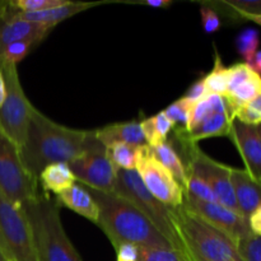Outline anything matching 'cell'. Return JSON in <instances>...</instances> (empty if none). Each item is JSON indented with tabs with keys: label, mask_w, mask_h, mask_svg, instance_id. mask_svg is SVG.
Returning <instances> with one entry per match:
<instances>
[{
	"label": "cell",
	"mask_w": 261,
	"mask_h": 261,
	"mask_svg": "<svg viewBox=\"0 0 261 261\" xmlns=\"http://www.w3.org/2000/svg\"><path fill=\"white\" fill-rule=\"evenodd\" d=\"M247 65H249L250 68L255 71V73L261 75V50H257V53L255 54L254 58H252V60L250 61Z\"/></svg>",
	"instance_id": "cell-41"
},
{
	"label": "cell",
	"mask_w": 261,
	"mask_h": 261,
	"mask_svg": "<svg viewBox=\"0 0 261 261\" xmlns=\"http://www.w3.org/2000/svg\"><path fill=\"white\" fill-rule=\"evenodd\" d=\"M171 221L186 261H242L228 236L184 205L171 209Z\"/></svg>",
	"instance_id": "cell-3"
},
{
	"label": "cell",
	"mask_w": 261,
	"mask_h": 261,
	"mask_svg": "<svg viewBox=\"0 0 261 261\" xmlns=\"http://www.w3.org/2000/svg\"><path fill=\"white\" fill-rule=\"evenodd\" d=\"M139 261H186L180 252L172 249L139 247Z\"/></svg>",
	"instance_id": "cell-33"
},
{
	"label": "cell",
	"mask_w": 261,
	"mask_h": 261,
	"mask_svg": "<svg viewBox=\"0 0 261 261\" xmlns=\"http://www.w3.org/2000/svg\"><path fill=\"white\" fill-rule=\"evenodd\" d=\"M180 143L186 145V157H188V165L185 166L186 171L205 181L209 188L213 190L219 204L241 214L231 181L232 167L217 162L213 158L206 155L198 147V144H190L186 142Z\"/></svg>",
	"instance_id": "cell-9"
},
{
	"label": "cell",
	"mask_w": 261,
	"mask_h": 261,
	"mask_svg": "<svg viewBox=\"0 0 261 261\" xmlns=\"http://www.w3.org/2000/svg\"><path fill=\"white\" fill-rule=\"evenodd\" d=\"M0 246L9 261H38L32 232L22 206L0 191Z\"/></svg>",
	"instance_id": "cell-8"
},
{
	"label": "cell",
	"mask_w": 261,
	"mask_h": 261,
	"mask_svg": "<svg viewBox=\"0 0 261 261\" xmlns=\"http://www.w3.org/2000/svg\"><path fill=\"white\" fill-rule=\"evenodd\" d=\"M115 195L125 199L130 204L139 209L158 229L161 233L172 245L173 250L182 255V247L177 239L172 221H171V209L154 198L135 170H119L117 171L116 184L114 189Z\"/></svg>",
	"instance_id": "cell-5"
},
{
	"label": "cell",
	"mask_w": 261,
	"mask_h": 261,
	"mask_svg": "<svg viewBox=\"0 0 261 261\" xmlns=\"http://www.w3.org/2000/svg\"><path fill=\"white\" fill-rule=\"evenodd\" d=\"M186 195L191 196L194 199H198L200 201H205V203H218L217 196L214 195L213 190L209 188L208 184L200 177H198L194 173L188 172V181L184 188Z\"/></svg>",
	"instance_id": "cell-29"
},
{
	"label": "cell",
	"mask_w": 261,
	"mask_h": 261,
	"mask_svg": "<svg viewBox=\"0 0 261 261\" xmlns=\"http://www.w3.org/2000/svg\"><path fill=\"white\" fill-rule=\"evenodd\" d=\"M2 69L7 86V96L0 107V129L20 149L27 137L31 114L35 106L25 97L17 65L2 61Z\"/></svg>",
	"instance_id": "cell-7"
},
{
	"label": "cell",
	"mask_w": 261,
	"mask_h": 261,
	"mask_svg": "<svg viewBox=\"0 0 261 261\" xmlns=\"http://www.w3.org/2000/svg\"><path fill=\"white\" fill-rule=\"evenodd\" d=\"M241 17L246 18V19L252 20V22L257 23V24L261 25V15H255V14H245V13H241Z\"/></svg>",
	"instance_id": "cell-43"
},
{
	"label": "cell",
	"mask_w": 261,
	"mask_h": 261,
	"mask_svg": "<svg viewBox=\"0 0 261 261\" xmlns=\"http://www.w3.org/2000/svg\"><path fill=\"white\" fill-rule=\"evenodd\" d=\"M86 188V186H84ZM99 208L97 226L103 231L114 249L133 244L138 247L172 249L160 229L133 204L115 194L88 189Z\"/></svg>",
	"instance_id": "cell-2"
},
{
	"label": "cell",
	"mask_w": 261,
	"mask_h": 261,
	"mask_svg": "<svg viewBox=\"0 0 261 261\" xmlns=\"http://www.w3.org/2000/svg\"><path fill=\"white\" fill-rule=\"evenodd\" d=\"M5 96H7V86H5V79L4 74H3L2 69V61H0V107L4 103Z\"/></svg>",
	"instance_id": "cell-42"
},
{
	"label": "cell",
	"mask_w": 261,
	"mask_h": 261,
	"mask_svg": "<svg viewBox=\"0 0 261 261\" xmlns=\"http://www.w3.org/2000/svg\"><path fill=\"white\" fill-rule=\"evenodd\" d=\"M66 3L68 0H14V2H9V4L17 12L36 13L61 7Z\"/></svg>",
	"instance_id": "cell-31"
},
{
	"label": "cell",
	"mask_w": 261,
	"mask_h": 261,
	"mask_svg": "<svg viewBox=\"0 0 261 261\" xmlns=\"http://www.w3.org/2000/svg\"><path fill=\"white\" fill-rule=\"evenodd\" d=\"M116 251V261H139V247L133 244L120 245Z\"/></svg>",
	"instance_id": "cell-37"
},
{
	"label": "cell",
	"mask_w": 261,
	"mask_h": 261,
	"mask_svg": "<svg viewBox=\"0 0 261 261\" xmlns=\"http://www.w3.org/2000/svg\"><path fill=\"white\" fill-rule=\"evenodd\" d=\"M140 147L142 145L115 143L106 147V153L117 170H137V161Z\"/></svg>",
	"instance_id": "cell-25"
},
{
	"label": "cell",
	"mask_w": 261,
	"mask_h": 261,
	"mask_svg": "<svg viewBox=\"0 0 261 261\" xmlns=\"http://www.w3.org/2000/svg\"><path fill=\"white\" fill-rule=\"evenodd\" d=\"M182 205L193 212L194 214L200 217L201 219H204L212 227L228 236L236 245L242 239L252 233L250 231L249 221L246 218H244L241 214L226 208L222 204L205 203V201H200L184 194Z\"/></svg>",
	"instance_id": "cell-12"
},
{
	"label": "cell",
	"mask_w": 261,
	"mask_h": 261,
	"mask_svg": "<svg viewBox=\"0 0 261 261\" xmlns=\"http://www.w3.org/2000/svg\"><path fill=\"white\" fill-rule=\"evenodd\" d=\"M56 204L58 206H64L70 211L75 212L79 216L84 217L88 221L97 224L99 217V208L96 200L89 193L88 189L84 188L81 184H74L66 190L61 191L56 195Z\"/></svg>",
	"instance_id": "cell-17"
},
{
	"label": "cell",
	"mask_w": 261,
	"mask_h": 261,
	"mask_svg": "<svg viewBox=\"0 0 261 261\" xmlns=\"http://www.w3.org/2000/svg\"><path fill=\"white\" fill-rule=\"evenodd\" d=\"M69 167L76 181L86 188L114 194L119 170L110 161L106 147L101 142L71 161Z\"/></svg>",
	"instance_id": "cell-11"
},
{
	"label": "cell",
	"mask_w": 261,
	"mask_h": 261,
	"mask_svg": "<svg viewBox=\"0 0 261 261\" xmlns=\"http://www.w3.org/2000/svg\"><path fill=\"white\" fill-rule=\"evenodd\" d=\"M0 261H9V260H8V257L5 256V254H4V251H3L2 246H0Z\"/></svg>",
	"instance_id": "cell-46"
},
{
	"label": "cell",
	"mask_w": 261,
	"mask_h": 261,
	"mask_svg": "<svg viewBox=\"0 0 261 261\" xmlns=\"http://www.w3.org/2000/svg\"><path fill=\"white\" fill-rule=\"evenodd\" d=\"M96 137L105 147L115 144V143H125L132 145H144V134L139 121H127L110 124L101 129L94 130Z\"/></svg>",
	"instance_id": "cell-18"
},
{
	"label": "cell",
	"mask_w": 261,
	"mask_h": 261,
	"mask_svg": "<svg viewBox=\"0 0 261 261\" xmlns=\"http://www.w3.org/2000/svg\"><path fill=\"white\" fill-rule=\"evenodd\" d=\"M94 130H78L56 124L33 107L20 158L28 172L38 178L43 168L53 163H70L98 144Z\"/></svg>",
	"instance_id": "cell-1"
},
{
	"label": "cell",
	"mask_w": 261,
	"mask_h": 261,
	"mask_svg": "<svg viewBox=\"0 0 261 261\" xmlns=\"http://www.w3.org/2000/svg\"><path fill=\"white\" fill-rule=\"evenodd\" d=\"M0 191L14 205L22 206L40 194L38 178L31 175L19 148L0 129Z\"/></svg>",
	"instance_id": "cell-6"
},
{
	"label": "cell",
	"mask_w": 261,
	"mask_h": 261,
	"mask_svg": "<svg viewBox=\"0 0 261 261\" xmlns=\"http://www.w3.org/2000/svg\"><path fill=\"white\" fill-rule=\"evenodd\" d=\"M53 28L28 22L18 15L17 10L8 4V9L0 23V53L8 45L18 41H42Z\"/></svg>",
	"instance_id": "cell-14"
},
{
	"label": "cell",
	"mask_w": 261,
	"mask_h": 261,
	"mask_svg": "<svg viewBox=\"0 0 261 261\" xmlns=\"http://www.w3.org/2000/svg\"><path fill=\"white\" fill-rule=\"evenodd\" d=\"M255 71L247 65L246 63H239L228 68V86H227V94L237 88L240 84L246 82L251 76L255 75ZM226 94V96H227Z\"/></svg>",
	"instance_id": "cell-34"
},
{
	"label": "cell",
	"mask_w": 261,
	"mask_h": 261,
	"mask_svg": "<svg viewBox=\"0 0 261 261\" xmlns=\"http://www.w3.org/2000/svg\"><path fill=\"white\" fill-rule=\"evenodd\" d=\"M32 232L38 261H82L60 218V208L47 194L40 193L22 205Z\"/></svg>",
	"instance_id": "cell-4"
},
{
	"label": "cell",
	"mask_w": 261,
	"mask_h": 261,
	"mask_svg": "<svg viewBox=\"0 0 261 261\" xmlns=\"http://www.w3.org/2000/svg\"><path fill=\"white\" fill-rule=\"evenodd\" d=\"M8 4H9V2H0V23H2L3 17L5 15V12H7Z\"/></svg>",
	"instance_id": "cell-45"
},
{
	"label": "cell",
	"mask_w": 261,
	"mask_h": 261,
	"mask_svg": "<svg viewBox=\"0 0 261 261\" xmlns=\"http://www.w3.org/2000/svg\"><path fill=\"white\" fill-rule=\"evenodd\" d=\"M134 4H142L152 8H167L172 4V2L171 0H142V2H135Z\"/></svg>",
	"instance_id": "cell-40"
},
{
	"label": "cell",
	"mask_w": 261,
	"mask_h": 261,
	"mask_svg": "<svg viewBox=\"0 0 261 261\" xmlns=\"http://www.w3.org/2000/svg\"><path fill=\"white\" fill-rule=\"evenodd\" d=\"M257 129H259V133H260V135H261V124L257 125Z\"/></svg>",
	"instance_id": "cell-47"
},
{
	"label": "cell",
	"mask_w": 261,
	"mask_h": 261,
	"mask_svg": "<svg viewBox=\"0 0 261 261\" xmlns=\"http://www.w3.org/2000/svg\"><path fill=\"white\" fill-rule=\"evenodd\" d=\"M140 126H142L143 134H144L145 143L150 148H153L166 142L168 133L172 130L173 125L162 111L149 119L140 121Z\"/></svg>",
	"instance_id": "cell-23"
},
{
	"label": "cell",
	"mask_w": 261,
	"mask_h": 261,
	"mask_svg": "<svg viewBox=\"0 0 261 261\" xmlns=\"http://www.w3.org/2000/svg\"><path fill=\"white\" fill-rule=\"evenodd\" d=\"M233 117L231 116L229 110L216 112L211 117L201 122L195 129L186 132L182 129H176V135L180 139V142L190 143V144H198L200 140L206 138L216 137H229L232 124H233Z\"/></svg>",
	"instance_id": "cell-15"
},
{
	"label": "cell",
	"mask_w": 261,
	"mask_h": 261,
	"mask_svg": "<svg viewBox=\"0 0 261 261\" xmlns=\"http://www.w3.org/2000/svg\"><path fill=\"white\" fill-rule=\"evenodd\" d=\"M260 45V35L254 28H246L236 37V48L244 58L245 63L249 64L252 60Z\"/></svg>",
	"instance_id": "cell-28"
},
{
	"label": "cell",
	"mask_w": 261,
	"mask_h": 261,
	"mask_svg": "<svg viewBox=\"0 0 261 261\" xmlns=\"http://www.w3.org/2000/svg\"><path fill=\"white\" fill-rule=\"evenodd\" d=\"M247 221H249L250 231L256 236L261 237V205L249 217Z\"/></svg>",
	"instance_id": "cell-39"
},
{
	"label": "cell",
	"mask_w": 261,
	"mask_h": 261,
	"mask_svg": "<svg viewBox=\"0 0 261 261\" xmlns=\"http://www.w3.org/2000/svg\"><path fill=\"white\" fill-rule=\"evenodd\" d=\"M193 106L194 103H191L189 99H186L185 97H181L180 99H177L172 105H170L163 112L167 116V119L172 122L173 127L186 130L188 129L189 120H190V114Z\"/></svg>",
	"instance_id": "cell-27"
},
{
	"label": "cell",
	"mask_w": 261,
	"mask_h": 261,
	"mask_svg": "<svg viewBox=\"0 0 261 261\" xmlns=\"http://www.w3.org/2000/svg\"><path fill=\"white\" fill-rule=\"evenodd\" d=\"M75 182L76 178L68 163H53L46 166L38 176V184L42 189V193L47 195H50V193L58 195Z\"/></svg>",
	"instance_id": "cell-20"
},
{
	"label": "cell",
	"mask_w": 261,
	"mask_h": 261,
	"mask_svg": "<svg viewBox=\"0 0 261 261\" xmlns=\"http://www.w3.org/2000/svg\"><path fill=\"white\" fill-rule=\"evenodd\" d=\"M150 149H152L154 157L170 171L171 175L182 186V189L185 188L186 181H188V171H186L185 165H184L178 153L173 148V145L166 140L165 143L157 145V147L150 148Z\"/></svg>",
	"instance_id": "cell-21"
},
{
	"label": "cell",
	"mask_w": 261,
	"mask_h": 261,
	"mask_svg": "<svg viewBox=\"0 0 261 261\" xmlns=\"http://www.w3.org/2000/svg\"><path fill=\"white\" fill-rule=\"evenodd\" d=\"M206 94L208 93H206L205 84H204V79H199L198 82H195V83H194L193 86L188 89V92H186V94L184 97H185L186 99H189L191 103L195 105V103H198L199 101H201V99H203Z\"/></svg>",
	"instance_id": "cell-38"
},
{
	"label": "cell",
	"mask_w": 261,
	"mask_h": 261,
	"mask_svg": "<svg viewBox=\"0 0 261 261\" xmlns=\"http://www.w3.org/2000/svg\"><path fill=\"white\" fill-rule=\"evenodd\" d=\"M102 3H74L68 2L66 4L61 5V7L53 8V9L42 10V12L36 13H22L17 12L18 15L23 19L28 20V22L37 23V24L45 25V27L54 28L56 24L65 20L66 18H70L73 15L78 14V13L84 12V10L89 9V8L97 7L101 5Z\"/></svg>",
	"instance_id": "cell-19"
},
{
	"label": "cell",
	"mask_w": 261,
	"mask_h": 261,
	"mask_svg": "<svg viewBox=\"0 0 261 261\" xmlns=\"http://www.w3.org/2000/svg\"><path fill=\"white\" fill-rule=\"evenodd\" d=\"M227 109L228 107H227L224 97L218 96V94H206L201 101L194 105L193 109H191L190 120H189L186 132L195 129L196 126H199L201 122L205 121L208 117H211L216 112L223 111V110Z\"/></svg>",
	"instance_id": "cell-24"
},
{
	"label": "cell",
	"mask_w": 261,
	"mask_h": 261,
	"mask_svg": "<svg viewBox=\"0 0 261 261\" xmlns=\"http://www.w3.org/2000/svg\"><path fill=\"white\" fill-rule=\"evenodd\" d=\"M206 93L218 94L224 97L227 94V86H228V68L223 65L221 55L216 51L214 54V66L208 75L204 76Z\"/></svg>",
	"instance_id": "cell-26"
},
{
	"label": "cell",
	"mask_w": 261,
	"mask_h": 261,
	"mask_svg": "<svg viewBox=\"0 0 261 261\" xmlns=\"http://www.w3.org/2000/svg\"><path fill=\"white\" fill-rule=\"evenodd\" d=\"M226 7L231 8L233 12L245 13V14L261 15V0L257 2H241V0H232V2H223Z\"/></svg>",
	"instance_id": "cell-36"
},
{
	"label": "cell",
	"mask_w": 261,
	"mask_h": 261,
	"mask_svg": "<svg viewBox=\"0 0 261 261\" xmlns=\"http://www.w3.org/2000/svg\"><path fill=\"white\" fill-rule=\"evenodd\" d=\"M261 94V75L255 74L246 82L240 84L234 91L224 96L227 107H228L231 116L233 117V114L242 106H246L250 102L254 101L256 97ZM234 120V119H233Z\"/></svg>",
	"instance_id": "cell-22"
},
{
	"label": "cell",
	"mask_w": 261,
	"mask_h": 261,
	"mask_svg": "<svg viewBox=\"0 0 261 261\" xmlns=\"http://www.w3.org/2000/svg\"><path fill=\"white\" fill-rule=\"evenodd\" d=\"M200 15L201 20H203L204 32H205L206 35H212V33L217 32V31L221 28V18H219V15L214 12V9L203 5V7L200 8Z\"/></svg>",
	"instance_id": "cell-35"
},
{
	"label": "cell",
	"mask_w": 261,
	"mask_h": 261,
	"mask_svg": "<svg viewBox=\"0 0 261 261\" xmlns=\"http://www.w3.org/2000/svg\"><path fill=\"white\" fill-rule=\"evenodd\" d=\"M242 261H261V237L251 233L237 244Z\"/></svg>",
	"instance_id": "cell-32"
},
{
	"label": "cell",
	"mask_w": 261,
	"mask_h": 261,
	"mask_svg": "<svg viewBox=\"0 0 261 261\" xmlns=\"http://www.w3.org/2000/svg\"><path fill=\"white\" fill-rule=\"evenodd\" d=\"M231 181L240 213L244 218L249 217L261 205V185L250 177L245 170L232 167Z\"/></svg>",
	"instance_id": "cell-16"
},
{
	"label": "cell",
	"mask_w": 261,
	"mask_h": 261,
	"mask_svg": "<svg viewBox=\"0 0 261 261\" xmlns=\"http://www.w3.org/2000/svg\"><path fill=\"white\" fill-rule=\"evenodd\" d=\"M250 105H251L255 110H257V111H259V114L261 115V94L259 97H256L254 101L250 102Z\"/></svg>",
	"instance_id": "cell-44"
},
{
	"label": "cell",
	"mask_w": 261,
	"mask_h": 261,
	"mask_svg": "<svg viewBox=\"0 0 261 261\" xmlns=\"http://www.w3.org/2000/svg\"><path fill=\"white\" fill-rule=\"evenodd\" d=\"M135 171L147 190L157 200L172 208H178L182 205L184 194H185L182 186L154 157L149 145L144 144L140 147Z\"/></svg>",
	"instance_id": "cell-10"
},
{
	"label": "cell",
	"mask_w": 261,
	"mask_h": 261,
	"mask_svg": "<svg viewBox=\"0 0 261 261\" xmlns=\"http://www.w3.org/2000/svg\"><path fill=\"white\" fill-rule=\"evenodd\" d=\"M35 45H37L35 41H18V42L10 43L0 53V60L17 65L19 61H22L27 56L32 46Z\"/></svg>",
	"instance_id": "cell-30"
},
{
	"label": "cell",
	"mask_w": 261,
	"mask_h": 261,
	"mask_svg": "<svg viewBox=\"0 0 261 261\" xmlns=\"http://www.w3.org/2000/svg\"><path fill=\"white\" fill-rule=\"evenodd\" d=\"M229 139L233 142L245 163V171L261 185V135L257 126L234 120Z\"/></svg>",
	"instance_id": "cell-13"
}]
</instances>
